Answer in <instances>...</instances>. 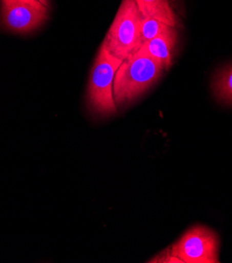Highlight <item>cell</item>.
Returning <instances> with one entry per match:
<instances>
[{
	"instance_id": "obj_11",
	"label": "cell",
	"mask_w": 232,
	"mask_h": 263,
	"mask_svg": "<svg viewBox=\"0 0 232 263\" xmlns=\"http://www.w3.org/2000/svg\"><path fill=\"white\" fill-rule=\"evenodd\" d=\"M39 2H40L42 5H44L46 8H48V7H49V3H48V0H39Z\"/></svg>"
},
{
	"instance_id": "obj_6",
	"label": "cell",
	"mask_w": 232,
	"mask_h": 263,
	"mask_svg": "<svg viewBox=\"0 0 232 263\" xmlns=\"http://www.w3.org/2000/svg\"><path fill=\"white\" fill-rule=\"evenodd\" d=\"M177 31L175 26H168L158 36L142 44V48L150 56L159 61L165 69L172 65L174 49L177 44Z\"/></svg>"
},
{
	"instance_id": "obj_4",
	"label": "cell",
	"mask_w": 232,
	"mask_h": 263,
	"mask_svg": "<svg viewBox=\"0 0 232 263\" xmlns=\"http://www.w3.org/2000/svg\"><path fill=\"white\" fill-rule=\"evenodd\" d=\"M218 249L217 235L207 228L197 226L173 245L170 254L180 262L216 263L219 262Z\"/></svg>"
},
{
	"instance_id": "obj_7",
	"label": "cell",
	"mask_w": 232,
	"mask_h": 263,
	"mask_svg": "<svg viewBox=\"0 0 232 263\" xmlns=\"http://www.w3.org/2000/svg\"><path fill=\"white\" fill-rule=\"evenodd\" d=\"M135 3L143 17L157 19L175 28L178 26V16L168 0H135Z\"/></svg>"
},
{
	"instance_id": "obj_5",
	"label": "cell",
	"mask_w": 232,
	"mask_h": 263,
	"mask_svg": "<svg viewBox=\"0 0 232 263\" xmlns=\"http://www.w3.org/2000/svg\"><path fill=\"white\" fill-rule=\"evenodd\" d=\"M48 17V8L39 0H2V26L27 34L37 30Z\"/></svg>"
},
{
	"instance_id": "obj_9",
	"label": "cell",
	"mask_w": 232,
	"mask_h": 263,
	"mask_svg": "<svg viewBox=\"0 0 232 263\" xmlns=\"http://www.w3.org/2000/svg\"><path fill=\"white\" fill-rule=\"evenodd\" d=\"M167 25L157 19L154 18H146L143 17L142 19V24H141V41L142 44L145 43L146 41L155 38L158 36L160 33H162L165 29H167Z\"/></svg>"
},
{
	"instance_id": "obj_2",
	"label": "cell",
	"mask_w": 232,
	"mask_h": 263,
	"mask_svg": "<svg viewBox=\"0 0 232 263\" xmlns=\"http://www.w3.org/2000/svg\"><path fill=\"white\" fill-rule=\"evenodd\" d=\"M121 63L122 60L111 55L102 43L95 58L87 89L88 107L93 114L109 117L116 112L113 83Z\"/></svg>"
},
{
	"instance_id": "obj_3",
	"label": "cell",
	"mask_w": 232,
	"mask_h": 263,
	"mask_svg": "<svg viewBox=\"0 0 232 263\" xmlns=\"http://www.w3.org/2000/svg\"><path fill=\"white\" fill-rule=\"evenodd\" d=\"M142 19L143 16L135 0H122L102 42L111 55L123 61L134 55L142 46Z\"/></svg>"
},
{
	"instance_id": "obj_1",
	"label": "cell",
	"mask_w": 232,
	"mask_h": 263,
	"mask_svg": "<svg viewBox=\"0 0 232 263\" xmlns=\"http://www.w3.org/2000/svg\"><path fill=\"white\" fill-rule=\"evenodd\" d=\"M164 66L140 47L134 55L123 60L113 83L116 105L133 102L146 91L161 77Z\"/></svg>"
},
{
	"instance_id": "obj_8",
	"label": "cell",
	"mask_w": 232,
	"mask_h": 263,
	"mask_svg": "<svg viewBox=\"0 0 232 263\" xmlns=\"http://www.w3.org/2000/svg\"><path fill=\"white\" fill-rule=\"evenodd\" d=\"M213 89L221 102L232 106V63L217 72L214 78Z\"/></svg>"
},
{
	"instance_id": "obj_10",
	"label": "cell",
	"mask_w": 232,
	"mask_h": 263,
	"mask_svg": "<svg viewBox=\"0 0 232 263\" xmlns=\"http://www.w3.org/2000/svg\"><path fill=\"white\" fill-rule=\"evenodd\" d=\"M172 8L174 9V11H180L182 12V0H168Z\"/></svg>"
}]
</instances>
